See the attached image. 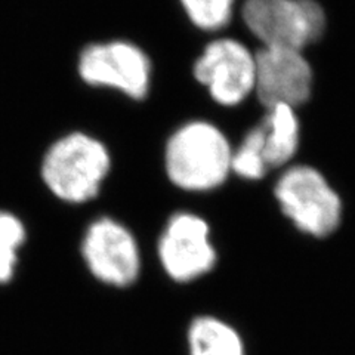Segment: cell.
<instances>
[{
	"label": "cell",
	"mask_w": 355,
	"mask_h": 355,
	"mask_svg": "<svg viewBox=\"0 0 355 355\" xmlns=\"http://www.w3.org/2000/svg\"><path fill=\"white\" fill-rule=\"evenodd\" d=\"M232 151L225 133L218 126L206 120L188 121L166 144V172L182 190H214L231 173Z\"/></svg>",
	"instance_id": "cell-1"
},
{
	"label": "cell",
	"mask_w": 355,
	"mask_h": 355,
	"mask_svg": "<svg viewBox=\"0 0 355 355\" xmlns=\"http://www.w3.org/2000/svg\"><path fill=\"white\" fill-rule=\"evenodd\" d=\"M110 166V153L101 141L71 132L55 141L44 154L42 180L64 202L85 203L99 193Z\"/></svg>",
	"instance_id": "cell-2"
},
{
	"label": "cell",
	"mask_w": 355,
	"mask_h": 355,
	"mask_svg": "<svg viewBox=\"0 0 355 355\" xmlns=\"http://www.w3.org/2000/svg\"><path fill=\"white\" fill-rule=\"evenodd\" d=\"M241 18L262 46L302 52L323 37L327 27L317 0H244Z\"/></svg>",
	"instance_id": "cell-3"
},
{
	"label": "cell",
	"mask_w": 355,
	"mask_h": 355,
	"mask_svg": "<svg viewBox=\"0 0 355 355\" xmlns=\"http://www.w3.org/2000/svg\"><path fill=\"white\" fill-rule=\"evenodd\" d=\"M282 212L308 236L333 234L342 220V200L324 175L308 164L283 172L274 188Z\"/></svg>",
	"instance_id": "cell-4"
},
{
	"label": "cell",
	"mask_w": 355,
	"mask_h": 355,
	"mask_svg": "<svg viewBox=\"0 0 355 355\" xmlns=\"http://www.w3.org/2000/svg\"><path fill=\"white\" fill-rule=\"evenodd\" d=\"M80 79L95 87H110L142 101L150 92L153 67L137 44L111 40L87 44L77 61Z\"/></svg>",
	"instance_id": "cell-5"
},
{
	"label": "cell",
	"mask_w": 355,
	"mask_h": 355,
	"mask_svg": "<svg viewBox=\"0 0 355 355\" xmlns=\"http://www.w3.org/2000/svg\"><path fill=\"white\" fill-rule=\"evenodd\" d=\"M193 74L215 103L237 107L254 94L257 57L240 40L215 39L206 44L203 53L194 62Z\"/></svg>",
	"instance_id": "cell-6"
},
{
	"label": "cell",
	"mask_w": 355,
	"mask_h": 355,
	"mask_svg": "<svg viewBox=\"0 0 355 355\" xmlns=\"http://www.w3.org/2000/svg\"><path fill=\"white\" fill-rule=\"evenodd\" d=\"M254 57V95L266 110L282 104L297 108L309 101L314 71L302 51L262 46Z\"/></svg>",
	"instance_id": "cell-7"
},
{
	"label": "cell",
	"mask_w": 355,
	"mask_h": 355,
	"mask_svg": "<svg viewBox=\"0 0 355 355\" xmlns=\"http://www.w3.org/2000/svg\"><path fill=\"white\" fill-rule=\"evenodd\" d=\"M82 253L99 282L123 287L138 279L141 259L137 241L119 222L103 218L86 231Z\"/></svg>",
	"instance_id": "cell-8"
},
{
	"label": "cell",
	"mask_w": 355,
	"mask_h": 355,
	"mask_svg": "<svg viewBox=\"0 0 355 355\" xmlns=\"http://www.w3.org/2000/svg\"><path fill=\"white\" fill-rule=\"evenodd\" d=\"M159 258L171 279L187 283L214 268L216 253L206 220L193 214L171 218L159 241Z\"/></svg>",
	"instance_id": "cell-9"
},
{
	"label": "cell",
	"mask_w": 355,
	"mask_h": 355,
	"mask_svg": "<svg viewBox=\"0 0 355 355\" xmlns=\"http://www.w3.org/2000/svg\"><path fill=\"white\" fill-rule=\"evenodd\" d=\"M263 154L268 168H280L291 162L301 142V125L296 108L274 105L262 121Z\"/></svg>",
	"instance_id": "cell-10"
},
{
	"label": "cell",
	"mask_w": 355,
	"mask_h": 355,
	"mask_svg": "<svg viewBox=\"0 0 355 355\" xmlns=\"http://www.w3.org/2000/svg\"><path fill=\"white\" fill-rule=\"evenodd\" d=\"M191 355H244L239 333L215 317H200L188 331Z\"/></svg>",
	"instance_id": "cell-11"
},
{
	"label": "cell",
	"mask_w": 355,
	"mask_h": 355,
	"mask_svg": "<svg viewBox=\"0 0 355 355\" xmlns=\"http://www.w3.org/2000/svg\"><path fill=\"white\" fill-rule=\"evenodd\" d=\"M268 164L263 154L262 123L252 128L236 151H232L231 172L249 181H258L268 172Z\"/></svg>",
	"instance_id": "cell-12"
},
{
	"label": "cell",
	"mask_w": 355,
	"mask_h": 355,
	"mask_svg": "<svg viewBox=\"0 0 355 355\" xmlns=\"http://www.w3.org/2000/svg\"><path fill=\"white\" fill-rule=\"evenodd\" d=\"M187 17L203 31L225 28L234 15L236 0H180Z\"/></svg>",
	"instance_id": "cell-13"
},
{
	"label": "cell",
	"mask_w": 355,
	"mask_h": 355,
	"mask_svg": "<svg viewBox=\"0 0 355 355\" xmlns=\"http://www.w3.org/2000/svg\"><path fill=\"white\" fill-rule=\"evenodd\" d=\"M26 240V228L12 214L0 212V283L12 279L18 249Z\"/></svg>",
	"instance_id": "cell-14"
}]
</instances>
